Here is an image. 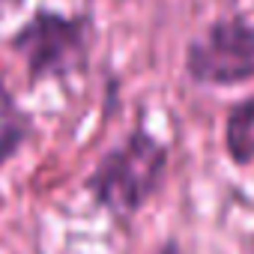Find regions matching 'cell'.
<instances>
[{
  "label": "cell",
  "instance_id": "7",
  "mask_svg": "<svg viewBox=\"0 0 254 254\" xmlns=\"http://www.w3.org/2000/svg\"><path fill=\"white\" fill-rule=\"evenodd\" d=\"M24 3V0H0V6H3V9H18Z\"/></svg>",
  "mask_w": 254,
  "mask_h": 254
},
{
  "label": "cell",
  "instance_id": "6",
  "mask_svg": "<svg viewBox=\"0 0 254 254\" xmlns=\"http://www.w3.org/2000/svg\"><path fill=\"white\" fill-rule=\"evenodd\" d=\"M159 254H186V251H183V245L177 239H165L162 248H159Z\"/></svg>",
  "mask_w": 254,
  "mask_h": 254
},
{
  "label": "cell",
  "instance_id": "1",
  "mask_svg": "<svg viewBox=\"0 0 254 254\" xmlns=\"http://www.w3.org/2000/svg\"><path fill=\"white\" fill-rule=\"evenodd\" d=\"M171 165V150L144 126L114 144L84 180L87 194L117 221L135 218L162 189Z\"/></svg>",
  "mask_w": 254,
  "mask_h": 254
},
{
  "label": "cell",
  "instance_id": "3",
  "mask_svg": "<svg viewBox=\"0 0 254 254\" xmlns=\"http://www.w3.org/2000/svg\"><path fill=\"white\" fill-rule=\"evenodd\" d=\"M186 78L197 87H239L254 81V21L215 18L183 54Z\"/></svg>",
  "mask_w": 254,
  "mask_h": 254
},
{
  "label": "cell",
  "instance_id": "5",
  "mask_svg": "<svg viewBox=\"0 0 254 254\" xmlns=\"http://www.w3.org/2000/svg\"><path fill=\"white\" fill-rule=\"evenodd\" d=\"M224 153L236 168L254 165V96L233 102L224 117Z\"/></svg>",
  "mask_w": 254,
  "mask_h": 254
},
{
  "label": "cell",
  "instance_id": "4",
  "mask_svg": "<svg viewBox=\"0 0 254 254\" xmlns=\"http://www.w3.org/2000/svg\"><path fill=\"white\" fill-rule=\"evenodd\" d=\"M33 135H36L33 114H27L6 90V84L0 81V168L12 162Z\"/></svg>",
  "mask_w": 254,
  "mask_h": 254
},
{
  "label": "cell",
  "instance_id": "2",
  "mask_svg": "<svg viewBox=\"0 0 254 254\" xmlns=\"http://www.w3.org/2000/svg\"><path fill=\"white\" fill-rule=\"evenodd\" d=\"M93 39L90 15H60L54 9H36L9 39L6 45L27 66V87H39L48 78H69L87 69Z\"/></svg>",
  "mask_w": 254,
  "mask_h": 254
}]
</instances>
